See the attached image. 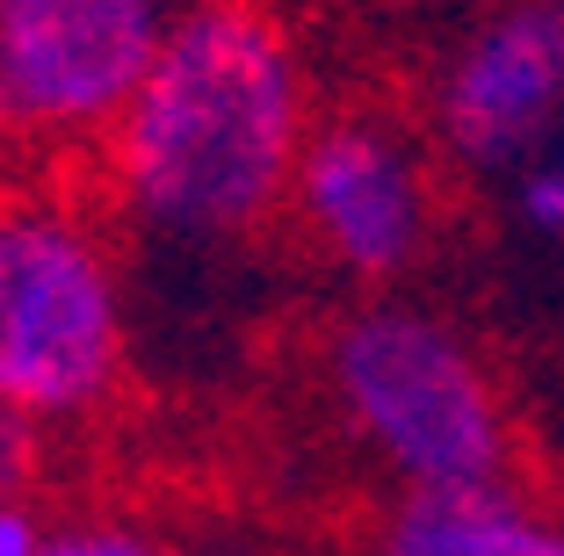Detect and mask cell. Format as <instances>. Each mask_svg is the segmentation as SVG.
<instances>
[{
  "instance_id": "cell-7",
  "label": "cell",
  "mask_w": 564,
  "mask_h": 556,
  "mask_svg": "<svg viewBox=\"0 0 564 556\" xmlns=\"http://www.w3.org/2000/svg\"><path fill=\"white\" fill-rule=\"evenodd\" d=\"M369 556H564V521L507 484L405 491Z\"/></svg>"
},
{
  "instance_id": "cell-4",
  "label": "cell",
  "mask_w": 564,
  "mask_h": 556,
  "mask_svg": "<svg viewBox=\"0 0 564 556\" xmlns=\"http://www.w3.org/2000/svg\"><path fill=\"white\" fill-rule=\"evenodd\" d=\"M188 0H0V138L87 145L123 123Z\"/></svg>"
},
{
  "instance_id": "cell-2",
  "label": "cell",
  "mask_w": 564,
  "mask_h": 556,
  "mask_svg": "<svg viewBox=\"0 0 564 556\" xmlns=\"http://www.w3.org/2000/svg\"><path fill=\"white\" fill-rule=\"evenodd\" d=\"M333 397L355 441L405 491H485L507 484L514 426L485 355L427 304L377 296L326 347Z\"/></svg>"
},
{
  "instance_id": "cell-6",
  "label": "cell",
  "mask_w": 564,
  "mask_h": 556,
  "mask_svg": "<svg viewBox=\"0 0 564 556\" xmlns=\"http://www.w3.org/2000/svg\"><path fill=\"white\" fill-rule=\"evenodd\" d=\"M290 210L340 275L399 282L434 239L427 152L383 116H326L297 160Z\"/></svg>"
},
{
  "instance_id": "cell-8",
  "label": "cell",
  "mask_w": 564,
  "mask_h": 556,
  "mask_svg": "<svg viewBox=\"0 0 564 556\" xmlns=\"http://www.w3.org/2000/svg\"><path fill=\"white\" fill-rule=\"evenodd\" d=\"M507 188H514V217H521V225H529L535 239H557L564 246V138L535 152Z\"/></svg>"
},
{
  "instance_id": "cell-5",
  "label": "cell",
  "mask_w": 564,
  "mask_h": 556,
  "mask_svg": "<svg viewBox=\"0 0 564 556\" xmlns=\"http://www.w3.org/2000/svg\"><path fill=\"white\" fill-rule=\"evenodd\" d=\"M434 145L464 174L514 181L564 138V0H485L427 80Z\"/></svg>"
},
{
  "instance_id": "cell-9",
  "label": "cell",
  "mask_w": 564,
  "mask_h": 556,
  "mask_svg": "<svg viewBox=\"0 0 564 556\" xmlns=\"http://www.w3.org/2000/svg\"><path fill=\"white\" fill-rule=\"evenodd\" d=\"M36 556H166V549L152 535H138V527H123V521H66V527L44 535Z\"/></svg>"
},
{
  "instance_id": "cell-11",
  "label": "cell",
  "mask_w": 564,
  "mask_h": 556,
  "mask_svg": "<svg viewBox=\"0 0 564 556\" xmlns=\"http://www.w3.org/2000/svg\"><path fill=\"white\" fill-rule=\"evenodd\" d=\"M36 549H44V527L30 521L22 499H8V506H0V556H36Z\"/></svg>"
},
{
  "instance_id": "cell-1",
  "label": "cell",
  "mask_w": 564,
  "mask_h": 556,
  "mask_svg": "<svg viewBox=\"0 0 564 556\" xmlns=\"http://www.w3.org/2000/svg\"><path fill=\"white\" fill-rule=\"evenodd\" d=\"M312 80L261 0H188L109 131V188L166 246L253 239L297 188Z\"/></svg>"
},
{
  "instance_id": "cell-3",
  "label": "cell",
  "mask_w": 564,
  "mask_h": 556,
  "mask_svg": "<svg viewBox=\"0 0 564 556\" xmlns=\"http://www.w3.org/2000/svg\"><path fill=\"white\" fill-rule=\"evenodd\" d=\"M123 377V282L101 231L58 196L0 203V397L80 419Z\"/></svg>"
},
{
  "instance_id": "cell-10",
  "label": "cell",
  "mask_w": 564,
  "mask_h": 556,
  "mask_svg": "<svg viewBox=\"0 0 564 556\" xmlns=\"http://www.w3.org/2000/svg\"><path fill=\"white\" fill-rule=\"evenodd\" d=\"M30 477H36V419L0 397V506H8V499H22V491H30Z\"/></svg>"
}]
</instances>
